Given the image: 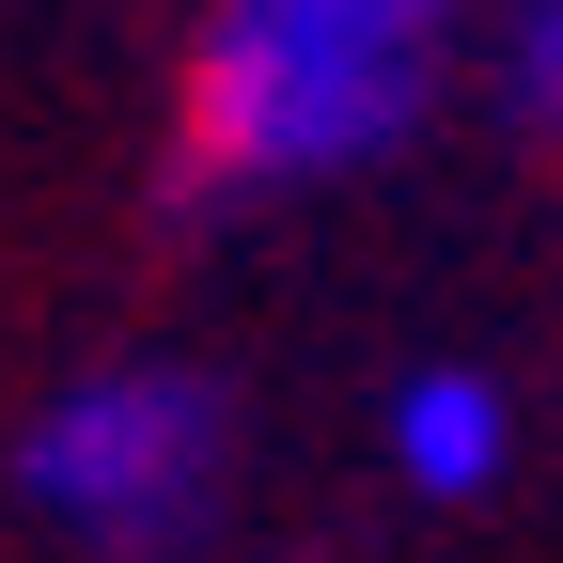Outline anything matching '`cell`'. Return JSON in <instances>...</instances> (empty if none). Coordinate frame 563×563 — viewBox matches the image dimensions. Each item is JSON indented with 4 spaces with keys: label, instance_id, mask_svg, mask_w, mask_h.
<instances>
[{
    "label": "cell",
    "instance_id": "obj_1",
    "mask_svg": "<svg viewBox=\"0 0 563 563\" xmlns=\"http://www.w3.org/2000/svg\"><path fill=\"white\" fill-rule=\"evenodd\" d=\"M470 0H203L188 47V203L344 188L439 110Z\"/></svg>",
    "mask_w": 563,
    "mask_h": 563
},
{
    "label": "cell",
    "instance_id": "obj_2",
    "mask_svg": "<svg viewBox=\"0 0 563 563\" xmlns=\"http://www.w3.org/2000/svg\"><path fill=\"white\" fill-rule=\"evenodd\" d=\"M16 501L32 532L95 563H188L235 501V391L203 361H95L16 422Z\"/></svg>",
    "mask_w": 563,
    "mask_h": 563
},
{
    "label": "cell",
    "instance_id": "obj_3",
    "mask_svg": "<svg viewBox=\"0 0 563 563\" xmlns=\"http://www.w3.org/2000/svg\"><path fill=\"white\" fill-rule=\"evenodd\" d=\"M376 439H391V485H407V501H485V485L517 470V391L485 376V361H422Z\"/></svg>",
    "mask_w": 563,
    "mask_h": 563
},
{
    "label": "cell",
    "instance_id": "obj_4",
    "mask_svg": "<svg viewBox=\"0 0 563 563\" xmlns=\"http://www.w3.org/2000/svg\"><path fill=\"white\" fill-rule=\"evenodd\" d=\"M485 95H501V125L563 173V0H501V16H485Z\"/></svg>",
    "mask_w": 563,
    "mask_h": 563
}]
</instances>
